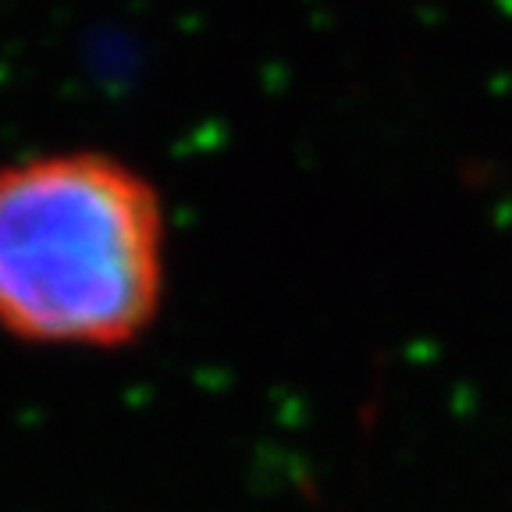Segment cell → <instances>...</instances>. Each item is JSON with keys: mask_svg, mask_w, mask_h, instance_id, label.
<instances>
[{"mask_svg": "<svg viewBox=\"0 0 512 512\" xmlns=\"http://www.w3.org/2000/svg\"><path fill=\"white\" fill-rule=\"evenodd\" d=\"M168 214L157 185L107 150L0 160V335L114 352L157 324Z\"/></svg>", "mask_w": 512, "mask_h": 512, "instance_id": "obj_1", "label": "cell"}]
</instances>
